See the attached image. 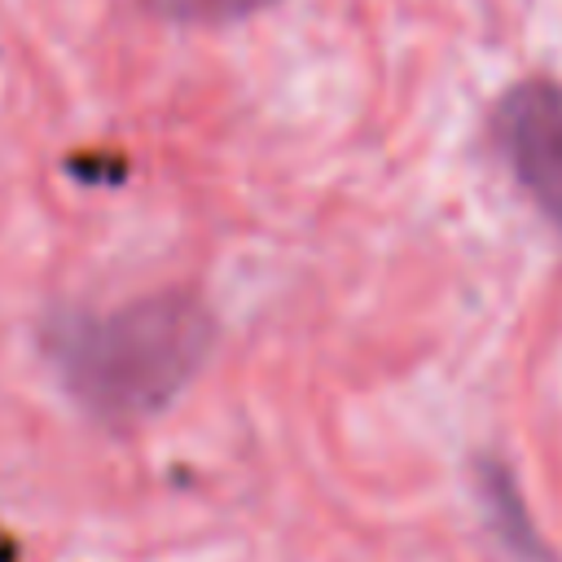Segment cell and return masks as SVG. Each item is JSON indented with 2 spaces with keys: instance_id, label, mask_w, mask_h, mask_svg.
<instances>
[{
  "instance_id": "obj_1",
  "label": "cell",
  "mask_w": 562,
  "mask_h": 562,
  "mask_svg": "<svg viewBox=\"0 0 562 562\" xmlns=\"http://www.w3.org/2000/svg\"><path fill=\"white\" fill-rule=\"evenodd\" d=\"M211 347L206 312L184 294H158L57 329L53 351L70 391L101 417L162 408Z\"/></svg>"
},
{
  "instance_id": "obj_2",
  "label": "cell",
  "mask_w": 562,
  "mask_h": 562,
  "mask_svg": "<svg viewBox=\"0 0 562 562\" xmlns=\"http://www.w3.org/2000/svg\"><path fill=\"white\" fill-rule=\"evenodd\" d=\"M501 149L536 206L562 224V83L527 79L496 110Z\"/></svg>"
},
{
  "instance_id": "obj_3",
  "label": "cell",
  "mask_w": 562,
  "mask_h": 562,
  "mask_svg": "<svg viewBox=\"0 0 562 562\" xmlns=\"http://www.w3.org/2000/svg\"><path fill=\"white\" fill-rule=\"evenodd\" d=\"M154 4L180 22H233V18H246L272 0H154Z\"/></svg>"
}]
</instances>
